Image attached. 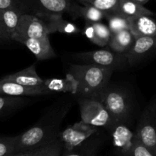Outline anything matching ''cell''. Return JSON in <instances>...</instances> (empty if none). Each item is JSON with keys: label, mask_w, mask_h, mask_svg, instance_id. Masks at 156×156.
I'll return each mask as SVG.
<instances>
[{"label": "cell", "mask_w": 156, "mask_h": 156, "mask_svg": "<svg viewBox=\"0 0 156 156\" xmlns=\"http://www.w3.org/2000/svg\"><path fill=\"white\" fill-rule=\"evenodd\" d=\"M120 0H78L80 4H87L102 11L105 13L112 12Z\"/></svg>", "instance_id": "cell-26"}, {"label": "cell", "mask_w": 156, "mask_h": 156, "mask_svg": "<svg viewBox=\"0 0 156 156\" xmlns=\"http://www.w3.org/2000/svg\"><path fill=\"white\" fill-rule=\"evenodd\" d=\"M23 14L24 12L18 9H0V28L9 41H12L20 17Z\"/></svg>", "instance_id": "cell-16"}, {"label": "cell", "mask_w": 156, "mask_h": 156, "mask_svg": "<svg viewBox=\"0 0 156 156\" xmlns=\"http://www.w3.org/2000/svg\"><path fill=\"white\" fill-rule=\"evenodd\" d=\"M30 0H0V9H18L30 13Z\"/></svg>", "instance_id": "cell-28"}, {"label": "cell", "mask_w": 156, "mask_h": 156, "mask_svg": "<svg viewBox=\"0 0 156 156\" xmlns=\"http://www.w3.org/2000/svg\"><path fill=\"white\" fill-rule=\"evenodd\" d=\"M18 42L24 44L38 60H46L56 56L50 44L49 36L41 38H28L19 40Z\"/></svg>", "instance_id": "cell-13"}, {"label": "cell", "mask_w": 156, "mask_h": 156, "mask_svg": "<svg viewBox=\"0 0 156 156\" xmlns=\"http://www.w3.org/2000/svg\"><path fill=\"white\" fill-rule=\"evenodd\" d=\"M134 133L136 138L156 156V98L143 110Z\"/></svg>", "instance_id": "cell-4"}, {"label": "cell", "mask_w": 156, "mask_h": 156, "mask_svg": "<svg viewBox=\"0 0 156 156\" xmlns=\"http://www.w3.org/2000/svg\"><path fill=\"white\" fill-rule=\"evenodd\" d=\"M68 13L73 18H82L86 22H101L105 18V14L102 11L87 4H77L73 2Z\"/></svg>", "instance_id": "cell-19"}, {"label": "cell", "mask_w": 156, "mask_h": 156, "mask_svg": "<svg viewBox=\"0 0 156 156\" xmlns=\"http://www.w3.org/2000/svg\"><path fill=\"white\" fill-rule=\"evenodd\" d=\"M112 12L121 15L128 19L140 16H152L154 13L144 5L138 4L130 0H120Z\"/></svg>", "instance_id": "cell-20"}, {"label": "cell", "mask_w": 156, "mask_h": 156, "mask_svg": "<svg viewBox=\"0 0 156 156\" xmlns=\"http://www.w3.org/2000/svg\"><path fill=\"white\" fill-rule=\"evenodd\" d=\"M62 152V146L57 138L49 144L37 149L34 156H61Z\"/></svg>", "instance_id": "cell-27"}, {"label": "cell", "mask_w": 156, "mask_h": 156, "mask_svg": "<svg viewBox=\"0 0 156 156\" xmlns=\"http://www.w3.org/2000/svg\"><path fill=\"white\" fill-rule=\"evenodd\" d=\"M46 23L49 34L52 33L59 32L66 34H76L81 32L79 27L76 24L63 19L62 15H55L49 16L40 17Z\"/></svg>", "instance_id": "cell-17"}, {"label": "cell", "mask_w": 156, "mask_h": 156, "mask_svg": "<svg viewBox=\"0 0 156 156\" xmlns=\"http://www.w3.org/2000/svg\"><path fill=\"white\" fill-rule=\"evenodd\" d=\"M111 115L114 125L124 123L130 116L132 103L126 91L109 85L98 98Z\"/></svg>", "instance_id": "cell-3"}, {"label": "cell", "mask_w": 156, "mask_h": 156, "mask_svg": "<svg viewBox=\"0 0 156 156\" xmlns=\"http://www.w3.org/2000/svg\"><path fill=\"white\" fill-rule=\"evenodd\" d=\"M98 128L86 124L82 121L68 126L59 133L58 140L62 146L63 153L70 152L83 144L92 137Z\"/></svg>", "instance_id": "cell-7"}, {"label": "cell", "mask_w": 156, "mask_h": 156, "mask_svg": "<svg viewBox=\"0 0 156 156\" xmlns=\"http://www.w3.org/2000/svg\"><path fill=\"white\" fill-rule=\"evenodd\" d=\"M135 37L129 30H124L111 34L108 46L112 51L126 54L133 47Z\"/></svg>", "instance_id": "cell-22"}, {"label": "cell", "mask_w": 156, "mask_h": 156, "mask_svg": "<svg viewBox=\"0 0 156 156\" xmlns=\"http://www.w3.org/2000/svg\"><path fill=\"white\" fill-rule=\"evenodd\" d=\"M28 102L24 97H12V96L0 94V116L10 113Z\"/></svg>", "instance_id": "cell-25"}, {"label": "cell", "mask_w": 156, "mask_h": 156, "mask_svg": "<svg viewBox=\"0 0 156 156\" xmlns=\"http://www.w3.org/2000/svg\"><path fill=\"white\" fill-rule=\"evenodd\" d=\"M114 146L120 152L121 156H129L134 141L135 133L124 125V123L115 124L111 129Z\"/></svg>", "instance_id": "cell-11"}, {"label": "cell", "mask_w": 156, "mask_h": 156, "mask_svg": "<svg viewBox=\"0 0 156 156\" xmlns=\"http://www.w3.org/2000/svg\"><path fill=\"white\" fill-rule=\"evenodd\" d=\"M129 66H135L156 55V36L135 38L130 50L126 53Z\"/></svg>", "instance_id": "cell-9"}, {"label": "cell", "mask_w": 156, "mask_h": 156, "mask_svg": "<svg viewBox=\"0 0 156 156\" xmlns=\"http://www.w3.org/2000/svg\"><path fill=\"white\" fill-rule=\"evenodd\" d=\"M49 36L46 23L37 15L24 13L20 17L18 27L12 36V41L18 42L19 40L28 38H41Z\"/></svg>", "instance_id": "cell-8"}, {"label": "cell", "mask_w": 156, "mask_h": 156, "mask_svg": "<svg viewBox=\"0 0 156 156\" xmlns=\"http://www.w3.org/2000/svg\"><path fill=\"white\" fill-rule=\"evenodd\" d=\"M81 121L94 127H105L111 130L114 123L101 102L97 98H78Z\"/></svg>", "instance_id": "cell-5"}, {"label": "cell", "mask_w": 156, "mask_h": 156, "mask_svg": "<svg viewBox=\"0 0 156 156\" xmlns=\"http://www.w3.org/2000/svg\"><path fill=\"white\" fill-rule=\"evenodd\" d=\"M70 108V104L54 107L36 124L15 136V152L37 150L58 138L60 126Z\"/></svg>", "instance_id": "cell-1"}, {"label": "cell", "mask_w": 156, "mask_h": 156, "mask_svg": "<svg viewBox=\"0 0 156 156\" xmlns=\"http://www.w3.org/2000/svg\"><path fill=\"white\" fill-rule=\"evenodd\" d=\"M83 34L93 44L101 47L108 46L111 37L108 26L101 22H86Z\"/></svg>", "instance_id": "cell-15"}, {"label": "cell", "mask_w": 156, "mask_h": 156, "mask_svg": "<svg viewBox=\"0 0 156 156\" xmlns=\"http://www.w3.org/2000/svg\"><path fill=\"white\" fill-rule=\"evenodd\" d=\"M51 91L44 88L26 87L11 81L0 79V94L12 97H30L51 94Z\"/></svg>", "instance_id": "cell-12"}, {"label": "cell", "mask_w": 156, "mask_h": 156, "mask_svg": "<svg viewBox=\"0 0 156 156\" xmlns=\"http://www.w3.org/2000/svg\"><path fill=\"white\" fill-rule=\"evenodd\" d=\"M73 0H30V14L38 17L68 13Z\"/></svg>", "instance_id": "cell-10"}, {"label": "cell", "mask_w": 156, "mask_h": 156, "mask_svg": "<svg viewBox=\"0 0 156 156\" xmlns=\"http://www.w3.org/2000/svg\"><path fill=\"white\" fill-rule=\"evenodd\" d=\"M44 88L46 90L53 92H70L73 94L77 91V82L69 73L66 75L65 79H44Z\"/></svg>", "instance_id": "cell-21"}, {"label": "cell", "mask_w": 156, "mask_h": 156, "mask_svg": "<svg viewBox=\"0 0 156 156\" xmlns=\"http://www.w3.org/2000/svg\"><path fill=\"white\" fill-rule=\"evenodd\" d=\"M130 1L135 2L138 3V4L142 5H144L146 4L149 0H130Z\"/></svg>", "instance_id": "cell-33"}, {"label": "cell", "mask_w": 156, "mask_h": 156, "mask_svg": "<svg viewBox=\"0 0 156 156\" xmlns=\"http://www.w3.org/2000/svg\"><path fill=\"white\" fill-rule=\"evenodd\" d=\"M129 156H154L136 138L134 141L132 151H131L130 155Z\"/></svg>", "instance_id": "cell-30"}, {"label": "cell", "mask_w": 156, "mask_h": 156, "mask_svg": "<svg viewBox=\"0 0 156 156\" xmlns=\"http://www.w3.org/2000/svg\"><path fill=\"white\" fill-rule=\"evenodd\" d=\"M15 136H0V156L15 153Z\"/></svg>", "instance_id": "cell-29"}, {"label": "cell", "mask_w": 156, "mask_h": 156, "mask_svg": "<svg viewBox=\"0 0 156 156\" xmlns=\"http://www.w3.org/2000/svg\"><path fill=\"white\" fill-rule=\"evenodd\" d=\"M9 40L8 38L6 37L5 35L4 34V33L2 32V30H1L0 28V43H2V42H9Z\"/></svg>", "instance_id": "cell-32"}, {"label": "cell", "mask_w": 156, "mask_h": 156, "mask_svg": "<svg viewBox=\"0 0 156 156\" xmlns=\"http://www.w3.org/2000/svg\"><path fill=\"white\" fill-rule=\"evenodd\" d=\"M73 56L75 59L85 64H93L105 68L112 69L114 71L123 69L126 66H129L126 55L109 50L82 52L76 53Z\"/></svg>", "instance_id": "cell-6"}, {"label": "cell", "mask_w": 156, "mask_h": 156, "mask_svg": "<svg viewBox=\"0 0 156 156\" xmlns=\"http://www.w3.org/2000/svg\"><path fill=\"white\" fill-rule=\"evenodd\" d=\"M36 150L30 151V152H15L12 155L9 156H34Z\"/></svg>", "instance_id": "cell-31"}, {"label": "cell", "mask_w": 156, "mask_h": 156, "mask_svg": "<svg viewBox=\"0 0 156 156\" xmlns=\"http://www.w3.org/2000/svg\"><path fill=\"white\" fill-rule=\"evenodd\" d=\"M129 21V30L135 38L156 36V21L152 16H140Z\"/></svg>", "instance_id": "cell-18"}, {"label": "cell", "mask_w": 156, "mask_h": 156, "mask_svg": "<svg viewBox=\"0 0 156 156\" xmlns=\"http://www.w3.org/2000/svg\"><path fill=\"white\" fill-rule=\"evenodd\" d=\"M101 144V139L91 137L79 147L70 152L63 153L62 156H96Z\"/></svg>", "instance_id": "cell-23"}, {"label": "cell", "mask_w": 156, "mask_h": 156, "mask_svg": "<svg viewBox=\"0 0 156 156\" xmlns=\"http://www.w3.org/2000/svg\"><path fill=\"white\" fill-rule=\"evenodd\" d=\"M114 69L93 64H72L69 73L77 82L76 95L85 98H97L109 85Z\"/></svg>", "instance_id": "cell-2"}, {"label": "cell", "mask_w": 156, "mask_h": 156, "mask_svg": "<svg viewBox=\"0 0 156 156\" xmlns=\"http://www.w3.org/2000/svg\"><path fill=\"white\" fill-rule=\"evenodd\" d=\"M108 23V28L112 34L118 33L121 30H129V19L115 12L105 14V18Z\"/></svg>", "instance_id": "cell-24"}, {"label": "cell", "mask_w": 156, "mask_h": 156, "mask_svg": "<svg viewBox=\"0 0 156 156\" xmlns=\"http://www.w3.org/2000/svg\"><path fill=\"white\" fill-rule=\"evenodd\" d=\"M3 79L15 82L26 87L35 88H44V79H41L36 71V65L34 64L24 69L8 75ZM45 89V88H44Z\"/></svg>", "instance_id": "cell-14"}]
</instances>
